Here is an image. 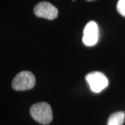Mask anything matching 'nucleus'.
I'll return each mask as SVG.
<instances>
[{
    "instance_id": "obj_5",
    "label": "nucleus",
    "mask_w": 125,
    "mask_h": 125,
    "mask_svg": "<svg viewBox=\"0 0 125 125\" xmlns=\"http://www.w3.org/2000/svg\"><path fill=\"white\" fill-rule=\"evenodd\" d=\"M99 39V27L94 21H90L86 24L83 29V42L86 46L94 45Z\"/></svg>"
},
{
    "instance_id": "obj_6",
    "label": "nucleus",
    "mask_w": 125,
    "mask_h": 125,
    "mask_svg": "<svg viewBox=\"0 0 125 125\" xmlns=\"http://www.w3.org/2000/svg\"><path fill=\"white\" fill-rule=\"evenodd\" d=\"M125 113L123 111L116 112L110 115L107 125H122L124 123Z\"/></svg>"
},
{
    "instance_id": "obj_7",
    "label": "nucleus",
    "mask_w": 125,
    "mask_h": 125,
    "mask_svg": "<svg viewBox=\"0 0 125 125\" xmlns=\"http://www.w3.org/2000/svg\"><path fill=\"white\" fill-rule=\"evenodd\" d=\"M117 10L119 13L125 17V0H119L117 4Z\"/></svg>"
},
{
    "instance_id": "obj_2",
    "label": "nucleus",
    "mask_w": 125,
    "mask_h": 125,
    "mask_svg": "<svg viewBox=\"0 0 125 125\" xmlns=\"http://www.w3.org/2000/svg\"><path fill=\"white\" fill-rule=\"evenodd\" d=\"M36 83L34 75L29 71H22L18 74L12 81V88L15 90L23 91L33 88Z\"/></svg>"
},
{
    "instance_id": "obj_8",
    "label": "nucleus",
    "mask_w": 125,
    "mask_h": 125,
    "mask_svg": "<svg viewBox=\"0 0 125 125\" xmlns=\"http://www.w3.org/2000/svg\"><path fill=\"white\" fill-rule=\"evenodd\" d=\"M87 1H94V0H87Z\"/></svg>"
},
{
    "instance_id": "obj_3",
    "label": "nucleus",
    "mask_w": 125,
    "mask_h": 125,
    "mask_svg": "<svg viewBox=\"0 0 125 125\" xmlns=\"http://www.w3.org/2000/svg\"><path fill=\"white\" fill-rule=\"evenodd\" d=\"M85 80L89 84L91 90L99 93L104 90L108 85V80L103 73L100 72H91L85 75Z\"/></svg>"
},
{
    "instance_id": "obj_4",
    "label": "nucleus",
    "mask_w": 125,
    "mask_h": 125,
    "mask_svg": "<svg viewBox=\"0 0 125 125\" xmlns=\"http://www.w3.org/2000/svg\"><path fill=\"white\" fill-rule=\"evenodd\" d=\"M33 12L37 17L50 20L57 18L58 14V9L47 1H42L36 4L33 9Z\"/></svg>"
},
{
    "instance_id": "obj_1",
    "label": "nucleus",
    "mask_w": 125,
    "mask_h": 125,
    "mask_svg": "<svg viewBox=\"0 0 125 125\" xmlns=\"http://www.w3.org/2000/svg\"><path fill=\"white\" fill-rule=\"evenodd\" d=\"M30 114L36 122L42 125H48L53 118L51 106L46 102L33 104L30 108Z\"/></svg>"
}]
</instances>
